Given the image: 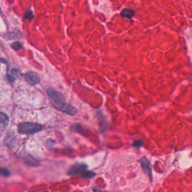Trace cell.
<instances>
[{
  "mask_svg": "<svg viewBox=\"0 0 192 192\" xmlns=\"http://www.w3.org/2000/svg\"><path fill=\"white\" fill-rule=\"evenodd\" d=\"M12 47L15 50H18L22 48V44L20 42H15L12 45Z\"/></svg>",
  "mask_w": 192,
  "mask_h": 192,
  "instance_id": "11",
  "label": "cell"
},
{
  "mask_svg": "<svg viewBox=\"0 0 192 192\" xmlns=\"http://www.w3.org/2000/svg\"><path fill=\"white\" fill-rule=\"evenodd\" d=\"M25 78L28 83L32 85L37 84L40 81L39 76L35 72H29L25 74Z\"/></svg>",
  "mask_w": 192,
  "mask_h": 192,
  "instance_id": "5",
  "label": "cell"
},
{
  "mask_svg": "<svg viewBox=\"0 0 192 192\" xmlns=\"http://www.w3.org/2000/svg\"><path fill=\"white\" fill-rule=\"evenodd\" d=\"M143 141L141 140H136L134 141L132 144V147L134 148H140L143 145Z\"/></svg>",
  "mask_w": 192,
  "mask_h": 192,
  "instance_id": "10",
  "label": "cell"
},
{
  "mask_svg": "<svg viewBox=\"0 0 192 192\" xmlns=\"http://www.w3.org/2000/svg\"><path fill=\"white\" fill-rule=\"evenodd\" d=\"M0 175L4 177H8L11 175V172L8 168H0Z\"/></svg>",
  "mask_w": 192,
  "mask_h": 192,
  "instance_id": "9",
  "label": "cell"
},
{
  "mask_svg": "<svg viewBox=\"0 0 192 192\" xmlns=\"http://www.w3.org/2000/svg\"><path fill=\"white\" fill-rule=\"evenodd\" d=\"M24 18L26 19H31L33 18V13L31 11H28L24 15Z\"/></svg>",
  "mask_w": 192,
  "mask_h": 192,
  "instance_id": "12",
  "label": "cell"
},
{
  "mask_svg": "<svg viewBox=\"0 0 192 192\" xmlns=\"http://www.w3.org/2000/svg\"><path fill=\"white\" fill-rule=\"evenodd\" d=\"M121 15L124 18L131 19L135 15V12L131 8H125L121 12Z\"/></svg>",
  "mask_w": 192,
  "mask_h": 192,
  "instance_id": "7",
  "label": "cell"
},
{
  "mask_svg": "<svg viewBox=\"0 0 192 192\" xmlns=\"http://www.w3.org/2000/svg\"><path fill=\"white\" fill-rule=\"evenodd\" d=\"M43 128L42 125L32 122H23L18 125V130L21 134H32L41 131Z\"/></svg>",
  "mask_w": 192,
  "mask_h": 192,
  "instance_id": "2",
  "label": "cell"
},
{
  "mask_svg": "<svg viewBox=\"0 0 192 192\" xmlns=\"http://www.w3.org/2000/svg\"><path fill=\"white\" fill-rule=\"evenodd\" d=\"M88 166L84 164H76L72 166L68 172L69 176L81 175L84 172L87 170Z\"/></svg>",
  "mask_w": 192,
  "mask_h": 192,
  "instance_id": "3",
  "label": "cell"
},
{
  "mask_svg": "<svg viewBox=\"0 0 192 192\" xmlns=\"http://www.w3.org/2000/svg\"><path fill=\"white\" fill-rule=\"evenodd\" d=\"M93 190L94 192H102L101 190H99V189H97L96 188H94L93 189Z\"/></svg>",
  "mask_w": 192,
  "mask_h": 192,
  "instance_id": "13",
  "label": "cell"
},
{
  "mask_svg": "<svg viewBox=\"0 0 192 192\" xmlns=\"http://www.w3.org/2000/svg\"><path fill=\"white\" fill-rule=\"evenodd\" d=\"M140 164L143 171L152 180V166L151 162L146 157H144L140 160Z\"/></svg>",
  "mask_w": 192,
  "mask_h": 192,
  "instance_id": "4",
  "label": "cell"
},
{
  "mask_svg": "<svg viewBox=\"0 0 192 192\" xmlns=\"http://www.w3.org/2000/svg\"><path fill=\"white\" fill-rule=\"evenodd\" d=\"M9 122L8 117L6 114L0 112V133L6 127Z\"/></svg>",
  "mask_w": 192,
  "mask_h": 192,
  "instance_id": "6",
  "label": "cell"
},
{
  "mask_svg": "<svg viewBox=\"0 0 192 192\" xmlns=\"http://www.w3.org/2000/svg\"><path fill=\"white\" fill-rule=\"evenodd\" d=\"M48 92L49 96L54 100L55 103V107L57 109L71 116H74L77 114V109L72 105L67 104L64 96L60 92H57L52 89H48Z\"/></svg>",
  "mask_w": 192,
  "mask_h": 192,
  "instance_id": "1",
  "label": "cell"
},
{
  "mask_svg": "<svg viewBox=\"0 0 192 192\" xmlns=\"http://www.w3.org/2000/svg\"><path fill=\"white\" fill-rule=\"evenodd\" d=\"M96 176L95 172L90 171H85L81 176L84 179H92L94 176Z\"/></svg>",
  "mask_w": 192,
  "mask_h": 192,
  "instance_id": "8",
  "label": "cell"
}]
</instances>
